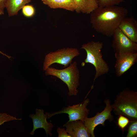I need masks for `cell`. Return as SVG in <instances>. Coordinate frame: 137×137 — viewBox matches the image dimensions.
I'll use <instances>...</instances> for the list:
<instances>
[{"label":"cell","mask_w":137,"mask_h":137,"mask_svg":"<svg viewBox=\"0 0 137 137\" xmlns=\"http://www.w3.org/2000/svg\"><path fill=\"white\" fill-rule=\"evenodd\" d=\"M115 73L119 77L123 75L137 62V52L115 53Z\"/></svg>","instance_id":"cell-9"},{"label":"cell","mask_w":137,"mask_h":137,"mask_svg":"<svg viewBox=\"0 0 137 137\" xmlns=\"http://www.w3.org/2000/svg\"><path fill=\"white\" fill-rule=\"evenodd\" d=\"M80 54L77 49L72 47L63 48L50 52L45 56L43 70L45 71L54 63L63 65L64 67H66L72 63L73 59Z\"/></svg>","instance_id":"cell-5"},{"label":"cell","mask_w":137,"mask_h":137,"mask_svg":"<svg viewBox=\"0 0 137 137\" xmlns=\"http://www.w3.org/2000/svg\"><path fill=\"white\" fill-rule=\"evenodd\" d=\"M129 126L127 137H133L137 135V121L132 122Z\"/></svg>","instance_id":"cell-19"},{"label":"cell","mask_w":137,"mask_h":137,"mask_svg":"<svg viewBox=\"0 0 137 137\" xmlns=\"http://www.w3.org/2000/svg\"><path fill=\"white\" fill-rule=\"evenodd\" d=\"M103 46L102 42L92 41L83 44L80 48L84 49L86 53L85 63H90L95 68L96 73L94 82L99 77L107 73L109 71L108 64L102 58L101 50Z\"/></svg>","instance_id":"cell-3"},{"label":"cell","mask_w":137,"mask_h":137,"mask_svg":"<svg viewBox=\"0 0 137 137\" xmlns=\"http://www.w3.org/2000/svg\"><path fill=\"white\" fill-rule=\"evenodd\" d=\"M0 53L1 54H2V55H4L5 56H6L9 59H10V58H11V57L10 56H9L7 55L6 54L3 53V52H1L0 51Z\"/></svg>","instance_id":"cell-23"},{"label":"cell","mask_w":137,"mask_h":137,"mask_svg":"<svg viewBox=\"0 0 137 137\" xmlns=\"http://www.w3.org/2000/svg\"><path fill=\"white\" fill-rule=\"evenodd\" d=\"M77 13L90 14L98 7L97 0H74Z\"/></svg>","instance_id":"cell-14"},{"label":"cell","mask_w":137,"mask_h":137,"mask_svg":"<svg viewBox=\"0 0 137 137\" xmlns=\"http://www.w3.org/2000/svg\"><path fill=\"white\" fill-rule=\"evenodd\" d=\"M112 47L115 53L137 52V43L131 41L118 27L113 36Z\"/></svg>","instance_id":"cell-8"},{"label":"cell","mask_w":137,"mask_h":137,"mask_svg":"<svg viewBox=\"0 0 137 137\" xmlns=\"http://www.w3.org/2000/svg\"><path fill=\"white\" fill-rule=\"evenodd\" d=\"M98 7L116 5L125 1L124 0H97Z\"/></svg>","instance_id":"cell-17"},{"label":"cell","mask_w":137,"mask_h":137,"mask_svg":"<svg viewBox=\"0 0 137 137\" xmlns=\"http://www.w3.org/2000/svg\"><path fill=\"white\" fill-rule=\"evenodd\" d=\"M118 28L131 41L137 43V21L133 17H125Z\"/></svg>","instance_id":"cell-11"},{"label":"cell","mask_w":137,"mask_h":137,"mask_svg":"<svg viewBox=\"0 0 137 137\" xmlns=\"http://www.w3.org/2000/svg\"><path fill=\"white\" fill-rule=\"evenodd\" d=\"M32 0H7L6 7L9 17L17 15L19 11Z\"/></svg>","instance_id":"cell-15"},{"label":"cell","mask_w":137,"mask_h":137,"mask_svg":"<svg viewBox=\"0 0 137 137\" xmlns=\"http://www.w3.org/2000/svg\"><path fill=\"white\" fill-rule=\"evenodd\" d=\"M57 131L58 134V137H72L66 131L64 128H58Z\"/></svg>","instance_id":"cell-21"},{"label":"cell","mask_w":137,"mask_h":137,"mask_svg":"<svg viewBox=\"0 0 137 137\" xmlns=\"http://www.w3.org/2000/svg\"><path fill=\"white\" fill-rule=\"evenodd\" d=\"M116 114L125 116L132 122L137 119V92L125 89L119 93L111 105Z\"/></svg>","instance_id":"cell-2"},{"label":"cell","mask_w":137,"mask_h":137,"mask_svg":"<svg viewBox=\"0 0 137 137\" xmlns=\"http://www.w3.org/2000/svg\"><path fill=\"white\" fill-rule=\"evenodd\" d=\"M89 102V99L87 98L81 103L72 106L68 105L67 107L63 108L61 110L53 113L48 112L47 118H50L56 114L64 113L68 114V122L77 120L83 121L89 114V110L87 106Z\"/></svg>","instance_id":"cell-7"},{"label":"cell","mask_w":137,"mask_h":137,"mask_svg":"<svg viewBox=\"0 0 137 137\" xmlns=\"http://www.w3.org/2000/svg\"><path fill=\"white\" fill-rule=\"evenodd\" d=\"M66 131L72 137H90L91 135L88 132L83 121L77 120L68 121L64 125Z\"/></svg>","instance_id":"cell-12"},{"label":"cell","mask_w":137,"mask_h":137,"mask_svg":"<svg viewBox=\"0 0 137 137\" xmlns=\"http://www.w3.org/2000/svg\"><path fill=\"white\" fill-rule=\"evenodd\" d=\"M35 112V114L32 113L29 115V117L32 119L33 125L32 130L30 134L33 135L37 129L42 128L45 130L47 136L48 135L52 136L51 131L54 125L51 122L48 123L47 120L48 112L44 114L43 110L37 109H36Z\"/></svg>","instance_id":"cell-10"},{"label":"cell","mask_w":137,"mask_h":137,"mask_svg":"<svg viewBox=\"0 0 137 137\" xmlns=\"http://www.w3.org/2000/svg\"><path fill=\"white\" fill-rule=\"evenodd\" d=\"M130 122L129 119L126 117L120 115L118 120V125L123 130Z\"/></svg>","instance_id":"cell-20"},{"label":"cell","mask_w":137,"mask_h":137,"mask_svg":"<svg viewBox=\"0 0 137 137\" xmlns=\"http://www.w3.org/2000/svg\"><path fill=\"white\" fill-rule=\"evenodd\" d=\"M7 0H0V15H3L4 14V9L6 7Z\"/></svg>","instance_id":"cell-22"},{"label":"cell","mask_w":137,"mask_h":137,"mask_svg":"<svg viewBox=\"0 0 137 137\" xmlns=\"http://www.w3.org/2000/svg\"><path fill=\"white\" fill-rule=\"evenodd\" d=\"M106 106L104 110L101 112H98L94 117L88 118L85 117L82 121L86 127L88 132L92 137H95L94 134V130L96 127L97 125L101 124L103 126L105 125V122L107 120L112 121L113 117L111 114L112 110L110 101L109 99L105 101Z\"/></svg>","instance_id":"cell-6"},{"label":"cell","mask_w":137,"mask_h":137,"mask_svg":"<svg viewBox=\"0 0 137 137\" xmlns=\"http://www.w3.org/2000/svg\"><path fill=\"white\" fill-rule=\"evenodd\" d=\"M21 118H17L16 117L11 116L5 113H0V126L6 122L17 120H21Z\"/></svg>","instance_id":"cell-18"},{"label":"cell","mask_w":137,"mask_h":137,"mask_svg":"<svg viewBox=\"0 0 137 137\" xmlns=\"http://www.w3.org/2000/svg\"><path fill=\"white\" fill-rule=\"evenodd\" d=\"M128 13V10L123 7L112 5L98 7L90 13V22L97 32L110 37L113 36Z\"/></svg>","instance_id":"cell-1"},{"label":"cell","mask_w":137,"mask_h":137,"mask_svg":"<svg viewBox=\"0 0 137 137\" xmlns=\"http://www.w3.org/2000/svg\"><path fill=\"white\" fill-rule=\"evenodd\" d=\"M43 3L52 9L60 8L73 11L76 4L74 0H41Z\"/></svg>","instance_id":"cell-13"},{"label":"cell","mask_w":137,"mask_h":137,"mask_svg":"<svg viewBox=\"0 0 137 137\" xmlns=\"http://www.w3.org/2000/svg\"><path fill=\"white\" fill-rule=\"evenodd\" d=\"M45 75L55 76L61 79L67 85L69 96L76 95L78 93L77 89L79 85V72L77 63L74 61L65 68L58 69L48 67L45 71Z\"/></svg>","instance_id":"cell-4"},{"label":"cell","mask_w":137,"mask_h":137,"mask_svg":"<svg viewBox=\"0 0 137 137\" xmlns=\"http://www.w3.org/2000/svg\"><path fill=\"white\" fill-rule=\"evenodd\" d=\"M22 14L27 18L32 17L35 13V8L32 5L26 4L22 8Z\"/></svg>","instance_id":"cell-16"}]
</instances>
